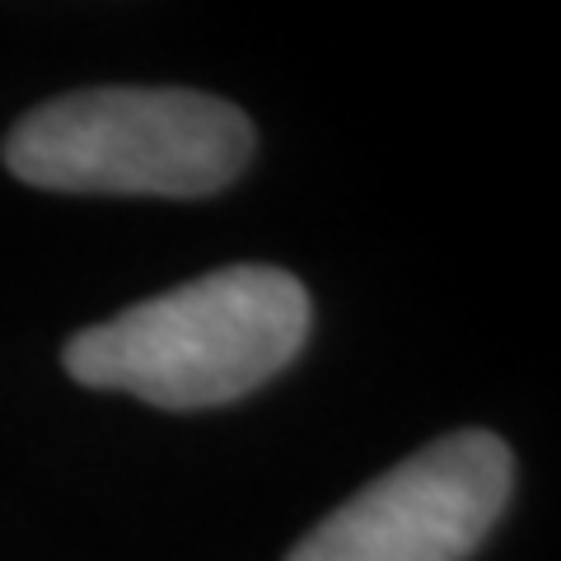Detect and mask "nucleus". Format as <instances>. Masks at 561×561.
I'll return each instance as SVG.
<instances>
[{
	"mask_svg": "<svg viewBox=\"0 0 561 561\" xmlns=\"http://www.w3.org/2000/svg\"><path fill=\"white\" fill-rule=\"evenodd\" d=\"M309 319V295L290 272L239 262L76 332L66 375L169 412L220 408L286 370Z\"/></svg>",
	"mask_w": 561,
	"mask_h": 561,
	"instance_id": "nucleus-1",
	"label": "nucleus"
},
{
	"mask_svg": "<svg viewBox=\"0 0 561 561\" xmlns=\"http://www.w3.org/2000/svg\"><path fill=\"white\" fill-rule=\"evenodd\" d=\"M253 160V122L202 90H76L5 136V169L28 187L99 197H210Z\"/></svg>",
	"mask_w": 561,
	"mask_h": 561,
	"instance_id": "nucleus-2",
	"label": "nucleus"
},
{
	"mask_svg": "<svg viewBox=\"0 0 561 561\" xmlns=\"http://www.w3.org/2000/svg\"><path fill=\"white\" fill-rule=\"evenodd\" d=\"M511 482L501 435L454 431L337 505L286 561H463L501 519Z\"/></svg>",
	"mask_w": 561,
	"mask_h": 561,
	"instance_id": "nucleus-3",
	"label": "nucleus"
}]
</instances>
